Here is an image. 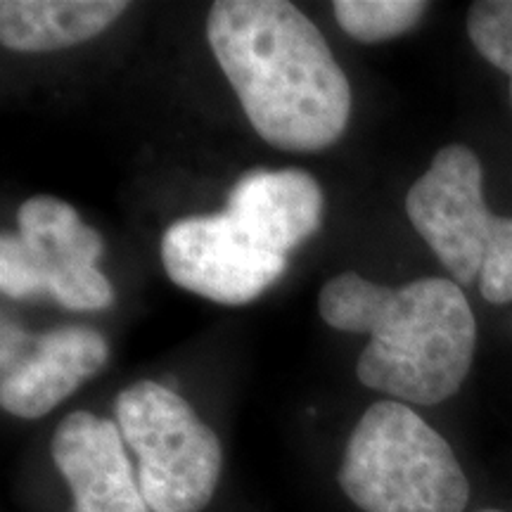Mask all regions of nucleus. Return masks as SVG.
I'll list each match as a JSON object with an SVG mask.
<instances>
[{
	"mask_svg": "<svg viewBox=\"0 0 512 512\" xmlns=\"http://www.w3.org/2000/svg\"><path fill=\"white\" fill-rule=\"evenodd\" d=\"M209 48L249 124L285 152L335 145L351 117V86L316 24L285 0H219Z\"/></svg>",
	"mask_w": 512,
	"mask_h": 512,
	"instance_id": "nucleus-1",
	"label": "nucleus"
},
{
	"mask_svg": "<svg viewBox=\"0 0 512 512\" xmlns=\"http://www.w3.org/2000/svg\"><path fill=\"white\" fill-rule=\"evenodd\" d=\"M318 313L330 328L370 337L356 363L358 380L403 403L451 399L472 368L477 320L453 280L384 287L342 273L323 285Z\"/></svg>",
	"mask_w": 512,
	"mask_h": 512,
	"instance_id": "nucleus-2",
	"label": "nucleus"
},
{
	"mask_svg": "<svg viewBox=\"0 0 512 512\" xmlns=\"http://www.w3.org/2000/svg\"><path fill=\"white\" fill-rule=\"evenodd\" d=\"M323 192L302 169L249 171L226 209L166 228L162 264L183 290L216 304L254 302L285 273L290 252L320 228Z\"/></svg>",
	"mask_w": 512,
	"mask_h": 512,
	"instance_id": "nucleus-3",
	"label": "nucleus"
},
{
	"mask_svg": "<svg viewBox=\"0 0 512 512\" xmlns=\"http://www.w3.org/2000/svg\"><path fill=\"white\" fill-rule=\"evenodd\" d=\"M337 479L363 512H463L470 501L453 448L401 401H377L363 413Z\"/></svg>",
	"mask_w": 512,
	"mask_h": 512,
	"instance_id": "nucleus-4",
	"label": "nucleus"
},
{
	"mask_svg": "<svg viewBox=\"0 0 512 512\" xmlns=\"http://www.w3.org/2000/svg\"><path fill=\"white\" fill-rule=\"evenodd\" d=\"M406 214L458 285H479L486 302H512V219L484 202L482 162L446 145L406 195Z\"/></svg>",
	"mask_w": 512,
	"mask_h": 512,
	"instance_id": "nucleus-5",
	"label": "nucleus"
},
{
	"mask_svg": "<svg viewBox=\"0 0 512 512\" xmlns=\"http://www.w3.org/2000/svg\"><path fill=\"white\" fill-rule=\"evenodd\" d=\"M117 425L138 458V482L152 512H202L221 477V444L190 403L159 382L117 396Z\"/></svg>",
	"mask_w": 512,
	"mask_h": 512,
	"instance_id": "nucleus-6",
	"label": "nucleus"
},
{
	"mask_svg": "<svg viewBox=\"0 0 512 512\" xmlns=\"http://www.w3.org/2000/svg\"><path fill=\"white\" fill-rule=\"evenodd\" d=\"M105 240L72 204L36 195L17 211V233L0 240V290L10 299L50 297L64 309L100 311L114 290L98 261Z\"/></svg>",
	"mask_w": 512,
	"mask_h": 512,
	"instance_id": "nucleus-7",
	"label": "nucleus"
},
{
	"mask_svg": "<svg viewBox=\"0 0 512 512\" xmlns=\"http://www.w3.org/2000/svg\"><path fill=\"white\" fill-rule=\"evenodd\" d=\"M0 403L15 418L36 420L105 368L110 349L100 332L69 325L31 335L3 318Z\"/></svg>",
	"mask_w": 512,
	"mask_h": 512,
	"instance_id": "nucleus-8",
	"label": "nucleus"
},
{
	"mask_svg": "<svg viewBox=\"0 0 512 512\" xmlns=\"http://www.w3.org/2000/svg\"><path fill=\"white\" fill-rule=\"evenodd\" d=\"M124 444L117 422L93 413L60 422L50 453L72 491V512H150Z\"/></svg>",
	"mask_w": 512,
	"mask_h": 512,
	"instance_id": "nucleus-9",
	"label": "nucleus"
},
{
	"mask_svg": "<svg viewBox=\"0 0 512 512\" xmlns=\"http://www.w3.org/2000/svg\"><path fill=\"white\" fill-rule=\"evenodd\" d=\"M124 0H3L0 41L15 53H50L91 41L124 15Z\"/></svg>",
	"mask_w": 512,
	"mask_h": 512,
	"instance_id": "nucleus-10",
	"label": "nucleus"
},
{
	"mask_svg": "<svg viewBox=\"0 0 512 512\" xmlns=\"http://www.w3.org/2000/svg\"><path fill=\"white\" fill-rule=\"evenodd\" d=\"M430 5L422 0H335L337 24L361 43L392 41L408 34Z\"/></svg>",
	"mask_w": 512,
	"mask_h": 512,
	"instance_id": "nucleus-11",
	"label": "nucleus"
},
{
	"mask_svg": "<svg viewBox=\"0 0 512 512\" xmlns=\"http://www.w3.org/2000/svg\"><path fill=\"white\" fill-rule=\"evenodd\" d=\"M467 36L486 62L510 79L512 102V0H479L467 12Z\"/></svg>",
	"mask_w": 512,
	"mask_h": 512,
	"instance_id": "nucleus-12",
	"label": "nucleus"
},
{
	"mask_svg": "<svg viewBox=\"0 0 512 512\" xmlns=\"http://www.w3.org/2000/svg\"><path fill=\"white\" fill-rule=\"evenodd\" d=\"M479 512H503V510H479Z\"/></svg>",
	"mask_w": 512,
	"mask_h": 512,
	"instance_id": "nucleus-13",
	"label": "nucleus"
}]
</instances>
